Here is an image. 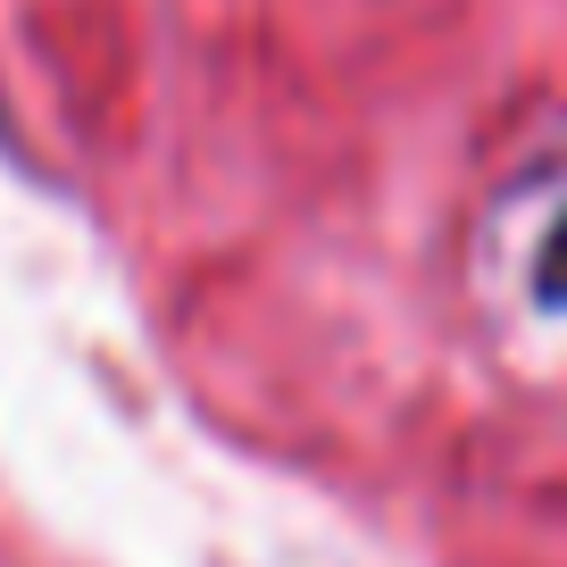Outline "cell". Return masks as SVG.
<instances>
[{"mask_svg":"<svg viewBox=\"0 0 567 567\" xmlns=\"http://www.w3.org/2000/svg\"><path fill=\"white\" fill-rule=\"evenodd\" d=\"M534 301H543V309H567V217L543 234V259H534Z\"/></svg>","mask_w":567,"mask_h":567,"instance_id":"6da1fadb","label":"cell"}]
</instances>
